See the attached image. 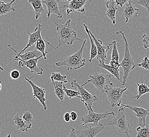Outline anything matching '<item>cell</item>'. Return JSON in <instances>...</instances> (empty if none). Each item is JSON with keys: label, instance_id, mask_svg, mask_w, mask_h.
<instances>
[{"label": "cell", "instance_id": "cell-1", "mask_svg": "<svg viewBox=\"0 0 149 137\" xmlns=\"http://www.w3.org/2000/svg\"><path fill=\"white\" fill-rule=\"evenodd\" d=\"M71 22L72 20L69 19L62 24L54 23L56 26L59 42L56 49L65 44L71 46L76 41H82L78 37L77 33L72 28Z\"/></svg>", "mask_w": 149, "mask_h": 137}, {"label": "cell", "instance_id": "cell-2", "mask_svg": "<svg viewBox=\"0 0 149 137\" xmlns=\"http://www.w3.org/2000/svg\"><path fill=\"white\" fill-rule=\"evenodd\" d=\"M116 34H122L125 43V52L124 58L122 61L120 62V66L123 69V81L122 82V85H125L130 72L136 66L134 60L130 53L129 49V44L125 37L124 32L123 31H120L116 32Z\"/></svg>", "mask_w": 149, "mask_h": 137}, {"label": "cell", "instance_id": "cell-3", "mask_svg": "<svg viewBox=\"0 0 149 137\" xmlns=\"http://www.w3.org/2000/svg\"><path fill=\"white\" fill-rule=\"evenodd\" d=\"M87 39L84 41L83 46L77 52L69 55L64 60L55 63L57 66H66L68 70H77L86 66V59L83 57L84 48L85 46Z\"/></svg>", "mask_w": 149, "mask_h": 137}, {"label": "cell", "instance_id": "cell-4", "mask_svg": "<svg viewBox=\"0 0 149 137\" xmlns=\"http://www.w3.org/2000/svg\"><path fill=\"white\" fill-rule=\"evenodd\" d=\"M91 79L87 80L86 83L82 84L84 86L87 83H92L94 86L103 92H106V91L109 88V86H113L112 82V77H113L112 74H106V73H100L97 72H95L93 75H89Z\"/></svg>", "mask_w": 149, "mask_h": 137}, {"label": "cell", "instance_id": "cell-5", "mask_svg": "<svg viewBox=\"0 0 149 137\" xmlns=\"http://www.w3.org/2000/svg\"><path fill=\"white\" fill-rule=\"evenodd\" d=\"M125 108L122 107L118 110V113L115 118L109 121V126H115L118 129L119 133L122 134H125L128 137H130L129 133L132 131L130 130V125L128 120L126 119Z\"/></svg>", "mask_w": 149, "mask_h": 137}, {"label": "cell", "instance_id": "cell-6", "mask_svg": "<svg viewBox=\"0 0 149 137\" xmlns=\"http://www.w3.org/2000/svg\"><path fill=\"white\" fill-rule=\"evenodd\" d=\"M71 86L72 88H77L79 91L80 92V100L84 102L87 110L89 109L92 111H94L93 106L96 101L98 100V98L96 95L90 93L84 86L79 84L77 82V80H72Z\"/></svg>", "mask_w": 149, "mask_h": 137}, {"label": "cell", "instance_id": "cell-7", "mask_svg": "<svg viewBox=\"0 0 149 137\" xmlns=\"http://www.w3.org/2000/svg\"><path fill=\"white\" fill-rule=\"evenodd\" d=\"M67 2L66 4L62 6L61 8L63 11H66L67 15H70L72 12H78L83 14L86 12L84 6L91 2V1L87 0H68L64 1Z\"/></svg>", "mask_w": 149, "mask_h": 137}, {"label": "cell", "instance_id": "cell-8", "mask_svg": "<svg viewBox=\"0 0 149 137\" xmlns=\"http://www.w3.org/2000/svg\"><path fill=\"white\" fill-rule=\"evenodd\" d=\"M128 86L125 88H109L106 91L108 100H109L111 106L114 108L115 107H120L122 105V95L124 92L127 90Z\"/></svg>", "mask_w": 149, "mask_h": 137}, {"label": "cell", "instance_id": "cell-9", "mask_svg": "<svg viewBox=\"0 0 149 137\" xmlns=\"http://www.w3.org/2000/svg\"><path fill=\"white\" fill-rule=\"evenodd\" d=\"M88 113L86 114L81 119L83 124V126L86 125L87 124H95L98 123L100 120L105 119L106 118H109L111 116H115L114 112H111L109 113H98L95 112L94 111H92L89 109H88Z\"/></svg>", "mask_w": 149, "mask_h": 137}, {"label": "cell", "instance_id": "cell-10", "mask_svg": "<svg viewBox=\"0 0 149 137\" xmlns=\"http://www.w3.org/2000/svg\"><path fill=\"white\" fill-rule=\"evenodd\" d=\"M105 128V126L100 123L91 124L86 126V129L79 130L76 131L78 137H95L102 131Z\"/></svg>", "mask_w": 149, "mask_h": 137}, {"label": "cell", "instance_id": "cell-11", "mask_svg": "<svg viewBox=\"0 0 149 137\" xmlns=\"http://www.w3.org/2000/svg\"><path fill=\"white\" fill-rule=\"evenodd\" d=\"M33 77H31L30 78L25 77V80L27 81L30 84V86H31L33 91L32 97L33 98V99L39 100V101L43 106L44 110H46L47 109V106L46 104V89L41 88L40 86L35 84V83L32 81L31 79Z\"/></svg>", "mask_w": 149, "mask_h": 137}, {"label": "cell", "instance_id": "cell-12", "mask_svg": "<svg viewBox=\"0 0 149 137\" xmlns=\"http://www.w3.org/2000/svg\"><path fill=\"white\" fill-rule=\"evenodd\" d=\"M121 106L125 108H129L134 111L136 116L138 117L139 120V124L141 127H144L146 125V118L149 116V109H145L143 108V106L141 107H133L130 105H125L122 104Z\"/></svg>", "mask_w": 149, "mask_h": 137}, {"label": "cell", "instance_id": "cell-13", "mask_svg": "<svg viewBox=\"0 0 149 137\" xmlns=\"http://www.w3.org/2000/svg\"><path fill=\"white\" fill-rule=\"evenodd\" d=\"M89 32L97 46V56L96 57V59L100 62H104L105 63L107 60V53L110 49V46L109 45L107 46H104L103 41L95 37L94 35L90 30Z\"/></svg>", "mask_w": 149, "mask_h": 137}, {"label": "cell", "instance_id": "cell-14", "mask_svg": "<svg viewBox=\"0 0 149 137\" xmlns=\"http://www.w3.org/2000/svg\"><path fill=\"white\" fill-rule=\"evenodd\" d=\"M42 3H44L47 8V17H49L52 14L56 15L58 19H61L63 15L61 11V8L58 6L59 1L58 0H43Z\"/></svg>", "mask_w": 149, "mask_h": 137}, {"label": "cell", "instance_id": "cell-15", "mask_svg": "<svg viewBox=\"0 0 149 137\" xmlns=\"http://www.w3.org/2000/svg\"><path fill=\"white\" fill-rule=\"evenodd\" d=\"M43 57V55H41L39 57L32 59L29 60L28 61H23L21 60H19L18 64L20 68H22L23 66H26V68H29L31 73H36L39 75H42L43 74V69L41 67L38 66V62L40 58Z\"/></svg>", "mask_w": 149, "mask_h": 137}, {"label": "cell", "instance_id": "cell-16", "mask_svg": "<svg viewBox=\"0 0 149 137\" xmlns=\"http://www.w3.org/2000/svg\"><path fill=\"white\" fill-rule=\"evenodd\" d=\"M43 26L42 24H39L38 25L37 27H36L35 28V31L33 33H28V35H29V41L28 43H27L26 46H25V48L18 53L19 54H22V53L24 51H26V50L28 49L30 47H31V46L34 45L35 44H36L38 40L40 39H43L41 35V32L42 31V27Z\"/></svg>", "mask_w": 149, "mask_h": 137}, {"label": "cell", "instance_id": "cell-17", "mask_svg": "<svg viewBox=\"0 0 149 137\" xmlns=\"http://www.w3.org/2000/svg\"><path fill=\"white\" fill-rule=\"evenodd\" d=\"M8 46L10 48V49L14 51L15 54L13 56V58L15 61H19V60H21L23 61H28L29 60L35 59L37 57H38L39 55H40V52L38 51L37 50H35V51H32L26 52L23 54H19L15 49L12 48L10 45H8Z\"/></svg>", "mask_w": 149, "mask_h": 137}, {"label": "cell", "instance_id": "cell-18", "mask_svg": "<svg viewBox=\"0 0 149 137\" xmlns=\"http://www.w3.org/2000/svg\"><path fill=\"white\" fill-rule=\"evenodd\" d=\"M106 6L107 7L106 11V17L111 20L114 25L116 24V12L118 10L117 4L115 2V1H106Z\"/></svg>", "mask_w": 149, "mask_h": 137}, {"label": "cell", "instance_id": "cell-19", "mask_svg": "<svg viewBox=\"0 0 149 137\" xmlns=\"http://www.w3.org/2000/svg\"><path fill=\"white\" fill-rule=\"evenodd\" d=\"M135 5V4L132 3V1H129L125 5V7L122 11V15L126 19L125 23H127L129 19L133 17L136 12L139 11V10L136 8Z\"/></svg>", "mask_w": 149, "mask_h": 137}, {"label": "cell", "instance_id": "cell-20", "mask_svg": "<svg viewBox=\"0 0 149 137\" xmlns=\"http://www.w3.org/2000/svg\"><path fill=\"white\" fill-rule=\"evenodd\" d=\"M16 128L19 129L22 131H28L30 129L32 128V123H28L25 120L21 117L19 114L17 113L13 119Z\"/></svg>", "mask_w": 149, "mask_h": 137}, {"label": "cell", "instance_id": "cell-21", "mask_svg": "<svg viewBox=\"0 0 149 137\" xmlns=\"http://www.w3.org/2000/svg\"><path fill=\"white\" fill-rule=\"evenodd\" d=\"M46 43H47L48 45L51 46L52 48L57 50L56 48L54 47V46L52 45L49 42L47 41L46 40H45L44 39H40L38 41L37 43L36 44V46H35V49L36 50H37L38 51L40 52L43 55V57L45 61L47 60V57L46 55L48 54V51H46Z\"/></svg>", "mask_w": 149, "mask_h": 137}, {"label": "cell", "instance_id": "cell-22", "mask_svg": "<svg viewBox=\"0 0 149 137\" xmlns=\"http://www.w3.org/2000/svg\"><path fill=\"white\" fill-rule=\"evenodd\" d=\"M84 29L86 31L87 34H88L90 40H91V53H90V59H89L88 61L89 62H91L92 60L94 59L95 57H96L97 56V49L96 44L95 43L94 41L93 40V37H92L91 35L90 34L89 32V29H88L86 23H84Z\"/></svg>", "mask_w": 149, "mask_h": 137}, {"label": "cell", "instance_id": "cell-23", "mask_svg": "<svg viewBox=\"0 0 149 137\" xmlns=\"http://www.w3.org/2000/svg\"><path fill=\"white\" fill-rule=\"evenodd\" d=\"M29 3L31 4L35 10V18L38 20L40 17V15L44 13L45 10L42 6V2L41 0H29Z\"/></svg>", "mask_w": 149, "mask_h": 137}, {"label": "cell", "instance_id": "cell-24", "mask_svg": "<svg viewBox=\"0 0 149 137\" xmlns=\"http://www.w3.org/2000/svg\"><path fill=\"white\" fill-rule=\"evenodd\" d=\"M52 85L55 88V94L58 98V99L61 101H64L65 99V91L63 90V83L62 82H58L52 80Z\"/></svg>", "mask_w": 149, "mask_h": 137}, {"label": "cell", "instance_id": "cell-25", "mask_svg": "<svg viewBox=\"0 0 149 137\" xmlns=\"http://www.w3.org/2000/svg\"><path fill=\"white\" fill-rule=\"evenodd\" d=\"M98 66L102 68L105 69L107 71L109 72L111 74H112L113 77H116L118 80H120V68H114L110 65L106 64L104 62H100Z\"/></svg>", "mask_w": 149, "mask_h": 137}, {"label": "cell", "instance_id": "cell-26", "mask_svg": "<svg viewBox=\"0 0 149 137\" xmlns=\"http://www.w3.org/2000/svg\"><path fill=\"white\" fill-rule=\"evenodd\" d=\"M15 2V0L8 3H4L3 1H0V15H3L9 12H15L16 8L12 7V4Z\"/></svg>", "mask_w": 149, "mask_h": 137}, {"label": "cell", "instance_id": "cell-27", "mask_svg": "<svg viewBox=\"0 0 149 137\" xmlns=\"http://www.w3.org/2000/svg\"><path fill=\"white\" fill-rule=\"evenodd\" d=\"M138 86V94L134 97L135 99L136 100L139 99L141 96L146 93L149 92V88L146 83H137Z\"/></svg>", "mask_w": 149, "mask_h": 137}, {"label": "cell", "instance_id": "cell-28", "mask_svg": "<svg viewBox=\"0 0 149 137\" xmlns=\"http://www.w3.org/2000/svg\"><path fill=\"white\" fill-rule=\"evenodd\" d=\"M51 80H54L58 82H62L63 83H68V80L67 79L66 75H62L60 73L52 72L50 77Z\"/></svg>", "mask_w": 149, "mask_h": 137}, {"label": "cell", "instance_id": "cell-29", "mask_svg": "<svg viewBox=\"0 0 149 137\" xmlns=\"http://www.w3.org/2000/svg\"><path fill=\"white\" fill-rule=\"evenodd\" d=\"M138 134L136 137H149V126L146 125L144 127H139L136 128Z\"/></svg>", "mask_w": 149, "mask_h": 137}, {"label": "cell", "instance_id": "cell-30", "mask_svg": "<svg viewBox=\"0 0 149 137\" xmlns=\"http://www.w3.org/2000/svg\"><path fill=\"white\" fill-rule=\"evenodd\" d=\"M117 42L116 41H113L111 44H109V46H113V50L112 53V61H114L116 62H119V54L117 49Z\"/></svg>", "mask_w": 149, "mask_h": 137}, {"label": "cell", "instance_id": "cell-31", "mask_svg": "<svg viewBox=\"0 0 149 137\" xmlns=\"http://www.w3.org/2000/svg\"><path fill=\"white\" fill-rule=\"evenodd\" d=\"M63 90L65 94L70 98L72 99V98H79L80 99V92L79 91V90L78 91H74L73 90L69 89L67 88L66 86L63 85Z\"/></svg>", "mask_w": 149, "mask_h": 137}, {"label": "cell", "instance_id": "cell-32", "mask_svg": "<svg viewBox=\"0 0 149 137\" xmlns=\"http://www.w3.org/2000/svg\"><path fill=\"white\" fill-rule=\"evenodd\" d=\"M136 66L141 67L146 70H149V57L146 55L143 59L136 64Z\"/></svg>", "mask_w": 149, "mask_h": 137}, {"label": "cell", "instance_id": "cell-33", "mask_svg": "<svg viewBox=\"0 0 149 137\" xmlns=\"http://www.w3.org/2000/svg\"><path fill=\"white\" fill-rule=\"evenodd\" d=\"M22 118L24 120H25L26 122L28 123H31L33 121V116L30 112L26 111L24 113Z\"/></svg>", "mask_w": 149, "mask_h": 137}, {"label": "cell", "instance_id": "cell-34", "mask_svg": "<svg viewBox=\"0 0 149 137\" xmlns=\"http://www.w3.org/2000/svg\"><path fill=\"white\" fill-rule=\"evenodd\" d=\"M134 2L135 4H139L144 7L148 12L149 15V0H139Z\"/></svg>", "mask_w": 149, "mask_h": 137}, {"label": "cell", "instance_id": "cell-35", "mask_svg": "<svg viewBox=\"0 0 149 137\" xmlns=\"http://www.w3.org/2000/svg\"><path fill=\"white\" fill-rule=\"evenodd\" d=\"M10 77L13 80H17L20 77V72L18 70H12L10 73Z\"/></svg>", "mask_w": 149, "mask_h": 137}, {"label": "cell", "instance_id": "cell-36", "mask_svg": "<svg viewBox=\"0 0 149 137\" xmlns=\"http://www.w3.org/2000/svg\"><path fill=\"white\" fill-rule=\"evenodd\" d=\"M144 48L145 49H149V37L146 34H144L142 37Z\"/></svg>", "mask_w": 149, "mask_h": 137}, {"label": "cell", "instance_id": "cell-37", "mask_svg": "<svg viewBox=\"0 0 149 137\" xmlns=\"http://www.w3.org/2000/svg\"><path fill=\"white\" fill-rule=\"evenodd\" d=\"M129 1H126V0H116L115 1V2L116 3L117 6H120L121 8H122L124 5H125Z\"/></svg>", "mask_w": 149, "mask_h": 137}, {"label": "cell", "instance_id": "cell-38", "mask_svg": "<svg viewBox=\"0 0 149 137\" xmlns=\"http://www.w3.org/2000/svg\"><path fill=\"white\" fill-rule=\"evenodd\" d=\"M109 65L114 68H120V62H116L111 60V61L109 62Z\"/></svg>", "mask_w": 149, "mask_h": 137}, {"label": "cell", "instance_id": "cell-39", "mask_svg": "<svg viewBox=\"0 0 149 137\" xmlns=\"http://www.w3.org/2000/svg\"><path fill=\"white\" fill-rule=\"evenodd\" d=\"M63 119L64 120L67 122H68L70 120H71V116H70V113L69 112H66L65 114L63 116Z\"/></svg>", "mask_w": 149, "mask_h": 137}, {"label": "cell", "instance_id": "cell-40", "mask_svg": "<svg viewBox=\"0 0 149 137\" xmlns=\"http://www.w3.org/2000/svg\"><path fill=\"white\" fill-rule=\"evenodd\" d=\"M67 137H78L76 129L74 128H72L71 129V132L69 134V136Z\"/></svg>", "mask_w": 149, "mask_h": 137}, {"label": "cell", "instance_id": "cell-41", "mask_svg": "<svg viewBox=\"0 0 149 137\" xmlns=\"http://www.w3.org/2000/svg\"><path fill=\"white\" fill-rule=\"evenodd\" d=\"M70 116H71V120L72 121H76L77 119V113L76 112L72 111L70 112Z\"/></svg>", "mask_w": 149, "mask_h": 137}, {"label": "cell", "instance_id": "cell-42", "mask_svg": "<svg viewBox=\"0 0 149 137\" xmlns=\"http://www.w3.org/2000/svg\"><path fill=\"white\" fill-rule=\"evenodd\" d=\"M1 83H2V82H1V84H0V86H0V90H1V89H2V84H1Z\"/></svg>", "mask_w": 149, "mask_h": 137}, {"label": "cell", "instance_id": "cell-43", "mask_svg": "<svg viewBox=\"0 0 149 137\" xmlns=\"http://www.w3.org/2000/svg\"><path fill=\"white\" fill-rule=\"evenodd\" d=\"M6 137H11V136L10 134H8V136H6Z\"/></svg>", "mask_w": 149, "mask_h": 137}]
</instances>
